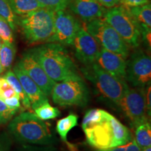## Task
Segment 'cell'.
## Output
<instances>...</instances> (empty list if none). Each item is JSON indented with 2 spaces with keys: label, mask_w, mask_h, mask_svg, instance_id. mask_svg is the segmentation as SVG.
<instances>
[{
  "label": "cell",
  "mask_w": 151,
  "mask_h": 151,
  "mask_svg": "<svg viewBox=\"0 0 151 151\" xmlns=\"http://www.w3.org/2000/svg\"><path fill=\"white\" fill-rule=\"evenodd\" d=\"M29 51L55 82L79 76L76 66L63 45L44 43Z\"/></svg>",
  "instance_id": "6da1fadb"
},
{
  "label": "cell",
  "mask_w": 151,
  "mask_h": 151,
  "mask_svg": "<svg viewBox=\"0 0 151 151\" xmlns=\"http://www.w3.org/2000/svg\"><path fill=\"white\" fill-rule=\"evenodd\" d=\"M83 132L87 143L97 150L122 146L133 139L130 130L106 111L99 123Z\"/></svg>",
  "instance_id": "7a4b0ae2"
},
{
  "label": "cell",
  "mask_w": 151,
  "mask_h": 151,
  "mask_svg": "<svg viewBox=\"0 0 151 151\" xmlns=\"http://www.w3.org/2000/svg\"><path fill=\"white\" fill-rule=\"evenodd\" d=\"M9 130L20 143L51 146L56 141L47 124L31 112L21 113L13 119Z\"/></svg>",
  "instance_id": "3957f363"
},
{
  "label": "cell",
  "mask_w": 151,
  "mask_h": 151,
  "mask_svg": "<svg viewBox=\"0 0 151 151\" xmlns=\"http://www.w3.org/2000/svg\"><path fill=\"white\" fill-rule=\"evenodd\" d=\"M18 17V26L29 44H42L50 41L54 34V11L41 8Z\"/></svg>",
  "instance_id": "277c9868"
},
{
  "label": "cell",
  "mask_w": 151,
  "mask_h": 151,
  "mask_svg": "<svg viewBox=\"0 0 151 151\" xmlns=\"http://www.w3.org/2000/svg\"><path fill=\"white\" fill-rule=\"evenodd\" d=\"M103 18L129 47L137 48L139 46L141 41L140 27L127 7L116 5L106 8Z\"/></svg>",
  "instance_id": "5b68a950"
},
{
  "label": "cell",
  "mask_w": 151,
  "mask_h": 151,
  "mask_svg": "<svg viewBox=\"0 0 151 151\" xmlns=\"http://www.w3.org/2000/svg\"><path fill=\"white\" fill-rule=\"evenodd\" d=\"M84 76L95 86L104 97L118 104L129 86L125 80L113 76L104 70L96 62L81 69Z\"/></svg>",
  "instance_id": "8992f818"
},
{
  "label": "cell",
  "mask_w": 151,
  "mask_h": 151,
  "mask_svg": "<svg viewBox=\"0 0 151 151\" xmlns=\"http://www.w3.org/2000/svg\"><path fill=\"white\" fill-rule=\"evenodd\" d=\"M50 95L53 102L60 106L83 107L90 100L89 89L80 75L56 83Z\"/></svg>",
  "instance_id": "52a82bcc"
},
{
  "label": "cell",
  "mask_w": 151,
  "mask_h": 151,
  "mask_svg": "<svg viewBox=\"0 0 151 151\" xmlns=\"http://www.w3.org/2000/svg\"><path fill=\"white\" fill-rule=\"evenodd\" d=\"M83 25L101 48L120 55L125 60L129 57V46L103 18L84 22Z\"/></svg>",
  "instance_id": "ba28073f"
},
{
  "label": "cell",
  "mask_w": 151,
  "mask_h": 151,
  "mask_svg": "<svg viewBox=\"0 0 151 151\" xmlns=\"http://www.w3.org/2000/svg\"><path fill=\"white\" fill-rule=\"evenodd\" d=\"M118 105L120 106L124 115L135 127L148 121L145 88H129Z\"/></svg>",
  "instance_id": "9c48e42d"
},
{
  "label": "cell",
  "mask_w": 151,
  "mask_h": 151,
  "mask_svg": "<svg viewBox=\"0 0 151 151\" xmlns=\"http://www.w3.org/2000/svg\"><path fill=\"white\" fill-rule=\"evenodd\" d=\"M126 67V81L134 88H145L151 81L150 57L141 49L129 55Z\"/></svg>",
  "instance_id": "30bf717a"
},
{
  "label": "cell",
  "mask_w": 151,
  "mask_h": 151,
  "mask_svg": "<svg viewBox=\"0 0 151 151\" xmlns=\"http://www.w3.org/2000/svg\"><path fill=\"white\" fill-rule=\"evenodd\" d=\"M54 34L48 43L72 46L73 39L82 24L67 9L54 11Z\"/></svg>",
  "instance_id": "8fae6325"
},
{
  "label": "cell",
  "mask_w": 151,
  "mask_h": 151,
  "mask_svg": "<svg viewBox=\"0 0 151 151\" xmlns=\"http://www.w3.org/2000/svg\"><path fill=\"white\" fill-rule=\"evenodd\" d=\"M75 56L84 66L96 62L101 46L96 39L87 31L84 25H81L73 39Z\"/></svg>",
  "instance_id": "7c38bea8"
},
{
  "label": "cell",
  "mask_w": 151,
  "mask_h": 151,
  "mask_svg": "<svg viewBox=\"0 0 151 151\" xmlns=\"http://www.w3.org/2000/svg\"><path fill=\"white\" fill-rule=\"evenodd\" d=\"M16 65L35 81L46 96L48 97L51 94L52 90L56 82L46 74L29 50L24 52Z\"/></svg>",
  "instance_id": "4fadbf2b"
},
{
  "label": "cell",
  "mask_w": 151,
  "mask_h": 151,
  "mask_svg": "<svg viewBox=\"0 0 151 151\" xmlns=\"http://www.w3.org/2000/svg\"><path fill=\"white\" fill-rule=\"evenodd\" d=\"M96 63L113 76L125 80L127 62L125 59L120 55L101 47Z\"/></svg>",
  "instance_id": "5bb4252c"
},
{
  "label": "cell",
  "mask_w": 151,
  "mask_h": 151,
  "mask_svg": "<svg viewBox=\"0 0 151 151\" xmlns=\"http://www.w3.org/2000/svg\"><path fill=\"white\" fill-rule=\"evenodd\" d=\"M68 8L84 22L103 18L106 9L98 0H69Z\"/></svg>",
  "instance_id": "9a60e30c"
},
{
  "label": "cell",
  "mask_w": 151,
  "mask_h": 151,
  "mask_svg": "<svg viewBox=\"0 0 151 151\" xmlns=\"http://www.w3.org/2000/svg\"><path fill=\"white\" fill-rule=\"evenodd\" d=\"M13 71L18 78L24 92L29 98L31 107L33 110L41 104L48 101L47 96L43 93L37 83L18 65H16Z\"/></svg>",
  "instance_id": "2e32d148"
},
{
  "label": "cell",
  "mask_w": 151,
  "mask_h": 151,
  "mask_svg": "<svg viewBox=\"0 0 151 151\" xmlns=\"http://www.w3.org/2000/svg\"><path fill=\"white\" fill-rule=\"evenodd\" d=\"M132 16L134 17L141 34V41L150 50L151 46V4H146L134 7H127Z\"/></svg>",
  "instance_id": "e0dca14e"
},
{
  "label": "cell",
  "mask_w": 151,
  "mask_h": 151,
  "mask_svg": "<svg viewBox=\"0 0 151 151\" xmlns=\"http://www.w3.org/2000/svg\"><path fill=\"white\" fill-rule=\"evenodd\" d=\"M78 117L76 114H70L65 118L60 119L57 122L56 131L63 142H65L71 151H77V149L73 145H71L67 141V134L73 127L78 124Z\"/></svg>",
  "instance_id": "ac0fdd59"
},
{
  "label": "cell",
  "mask_w": 151,
  "mask_h": 151,
  "mask_svg": "<svg viewBox=\"0 0 151 151\" xmlns=\"http://www.w3.org/2000/svg\"><path fill=\"white\" fill-rule=\"evenodd\" d=\"M9 2L14 14L18 16H24L43 8L36 0H9Z\"/></svg>",
  "instance_id": "d6986e66"
},
{
  "label": "cell",
  "mask_w": 151,
  "mask_h": 151,
  "mask_svg": "<svg viewBox=\"0 0 151 151\" xmlns=\"http://www.w3.org/2000/svg\"><path fill=\"white\" fill-rule=\"evenodd\" d=\"M136 143L139 148L143 149L151 146V126L148 122H143L136 127L135 130Z\"/></svg>",
  "instance_id": "ffe728a7"
},
{
  "label": "cell",
  "mask_w": 151,
  "mask_h": 151,
  "mask_svg": "<svg viewBox=\"0 0 151 151\" xmlns=\"http://www.w3.org/2000/svg\"><path fill=\"white\" fill-rule=\"evenodd\" d=\"M3 78L13 87V88L16 92V93L18 94L20 101H21L24 108H31V103H30L29 98L27 97V94L24 92L23 88L21 86V83H20V81H19L18 78H17L14 71L9 69V70L7 71V72L6 73Z\"/></svg>",
  "instance_id": "44dd1931"
},
{
  "label": "cell",
  "mask_w": 151,
  "mask_h": 151,
  "mask_svg": "<svg viewBox=\"0 0 151 151\" xmlns=\"http://www.w3.org/2000/svg\"><path fill=\"white\" fill-rule=\"evenodd\" d=\"M16 48L14 43L3 41L0 49V63L4 70H9L14 62Z\"/></svg>",
  "instance_id": "7402d4cb"
},
{
  "label": "cell",
  "mask_w": 151,
  "mask_h": 151,
  "mask_svg": "<svg viewBox=\"0 0 151 151\" xmlns=\"http://www.w3.org/2000/svg\"><path fill=\"white\" fill-rule=\"evenodd\" d=\"M34 111H35L36 116L42 120H52V119L58 118L61 115L59 109L52 106L49 104L48 101L41 104L37 108L34 109Z\"/></svg>",
  "instance_id": "603a6c76"
},
{
  "label": "cell",
  "mask_w": 151,
  "mask_h": 151,
  "mask_svg": "<svg viewBox=\"0 0 151 151\" xmlns=\"http://www.w3.org/2000/svg\"><path fill=\"white\" fill-rule=\"evenodd\" d=\"M0 16L7 20L13 31H16L18 27L19 17L13 11L9 0H0Z\"/></svg>",
  "instance_id": "cb8c5ba5"
},
{
  "label": "cell",
  "mask_w": 151,
  "mask_h": 151,
  "mask_svg": "<svg viewBox=\"0 0 151 151\" xmlns=\"http://www.w3.org/2000/svg\"><path fill=\"white\" fill-rule=\"evenodd\" d=\"M104 110L101 109H90L85 115L82 122V129L85 130L95 125L102 120Z\"/></svg>",
  "instance_id": "d4e9b609"
},
{
  "label": "cell",
  "mask_w": 151,
  "mask_h": 151,
  "mask_svg": "<svg viewBox=\"0 0 151 151\" xmlns=\"http://www.w3.org/2000/svg\"><path fill=\"white\" fill-rule=\"evenodd\" d=\"M43 8L56 11L65 10L68 8L69 0H36Z\"/></svg>",
  "instance_id": "484cf974"
},
{
  "label": "cell",
  "mask_w": 151,
  "mask_h": 151,
  "mask_svg": "<svg viewBox=\"0 0 151 151\" xmlns=\"http://www.w3.org/2000/svg\"><path fill=\"white\" fill-rule=\"evenodd\" d=\"M0 39L4 42L14 43V31L5 18L0 16Z\"/></svg>",
  "instance_id": "4316f807"
},
{
  "label": "cell",
  "mask_w": 151,
  "mask_h": 151,
  "mask_svg": "<svg viewBox=\"0 0 151 151\" xmlns=\"http://www.w3.org/2000/svg\"><path fill=\"white\" fill-rule=\"evenodd\" d=\"M17 111L9 108L3 100L0 99V124L8 123L16 115Z\"/></svg>",
  "instance_id": "83f0119b"
},
{
  "label": "cell",
  "mask_w": 151,
  "mask_h": 151,
  "mask_svg": "<svg viewBox=\"0 0 151 151\" xmlns=\"http://www.w3.org/2000/svg\"><path fill=\"white\" fill-rule=\"evenodd\" d=\"M18 96L13 87L5 80L4 78H1L0 81V99L4 100L8 98Z\"/></svg>",
  "instance_id": "f1b7e54d"
},
{
  "label": "cell",
  "mask_w": 151,
  "mask_h": 151,
  "mask_svg": "<svg viewBox=\"0 0 151 151\" xmlns=\"http://www.w3.org/2000/svg\"><path fill=\"white\" fill-rule=\"evenodd\" d=\"M141 149L138 146L136 143L135 139H132V141L128 142L126 144L122 145V146L114 147V148L106 149V150H100L97 151H140Z\"/></svg>",
  "instance_id": "f546056e"
},
{
  "label": "cell",
  "mask_w": 151,
  "mask_h": 151,
  "mask_svg": "<svg viewBox=\"0 0 151 151\" xmlns=\"http://www.w3.org/2000/svg\"><path fill=\"white\" fill-rule=\"evenodd\" d=\"M11 139L6 132L0 133V151H9L11 147Z\"/></svg>",
  "instance_id": "4dcf8cb0"
},
{
  "label": "cell",
  "mask_w": 151,
  "mask_h": 151,
  "mask_svg": "<svg viewBox=\"0 0 151 151\" xmlns=\"http://www.w3.org/2000/svg\"><path fill=\"white\" fill-rule=\"evenodd\" d=\"M16 151H55L54 148L51 146H24L19 148Z\"/></svg>",
  "instance_id": "1f68e13d"
},
{
  "label": "cell",
  "mask_w": 151,
  "mask_h": 151,
  "mask_svg": "<svg viewBox=\"0 0 151 151\" xmlns=\"http://www.w3.org/2000/svg\"><path fill=\"white\" fill-rule=\"evenodd\" d=\"M4 101L11 109L18 111L20 108V99L19 96H14V97L8 98L4 100Z\"/></svg>",
  "instance_id": "d6a6232c"
},
{
  "label": "cell",
  "mask_w": 151,
  "mask_h": 151,
  "mask_svg": "<svg viewBox=\"0 0 151 151\" xmlns=\"http://www.w3.org/2000/svg\"><path fill=\"white\" fill-rule=\"evenodd\" d=\"M150 0H120V4L126 7H134L146 4Z\"/></svg>",
  "instance_id": "836d02e7"
},
{
  "label": "cell",
  "mask_w": 151,
  "mask_h": 151,
  "mask_svg": "<svg viewBox=\"0 0 151 151\" xmlns=\"http://www.w3.org/2000/svg\"><path fill=\"white\" fill-rule=\"evenodd\" d=\"M151 86L150 83L145 87V99H146V106L148 116H151Z\"/></svg>",
  "instance_id": "e575fe53"
},
{
  "label": "cell",
  "mask_w": 151,
  "mask_h": 151,
  "mask_svg": "<svg viewBox=\"0 0 151 151\" xmlns=\"http://www.w3.org/2000/svg\"><path fill=\"white\" fill-rule=\"evenodd\" d=\"M105 8H111L120 4V0H98Z\"/></svg>",
  "instance_id": "d590c367"
},
{
  "label": "cell",
  "mask_w": 151,
  "mask_h": 151,
  "mask_svg": "<svg viewBox=\"0 0 151 151\" xmlns=\"http://www.w3.org/2000/svg\"><path fill=\"white\" fill-rule=\"evenodd\" d=\"M140 151H151V147L150 146V147H148V148L141 149V150H140Z\"/></svg>",
  "instance_id": "8d00e7d4"
},
{
  "label": "cell",
  "mask_w": 151,
  "mask_h": 151,
  "mask_svg": "<svg viewBox=\"0 0 151 151\" xmlns=\"http://www.w3.org/2000/svg\"><path fill=\"white\" fill-rule=\"evenodd\" d=\"M4 71H5L2 65H1V63H0V74H1V73H2Z\"/></svg>",
  "instance_id": "74e56055"
},
{
  "label": "cell",
  "mask_w": 151,
  "mask_h": 151,
  "mask_svg": "<svg viewBox=\"0 0 151 151\" xmlns=\"http://www.w3.org/2000/svg\"><path fill=\"white\" fill-rule=\"evenodd\" d=\"M2 40H1V39H0V49H1V44H2Z\"/></svg>",
  "instance_id": "f35d334b"
},
{
  "label": "cell",
  "mask_w": 151,
  "mask_h": 151,
  "mask_svg": "<svg viewBox=\"0 0 151 151\" xmlns=\"http://www.w3.org/2000/svg\"><path fill=\"white\" fill-rule=\"evenodd\" d=\"M0 81H1V78H0Z\"/></svg>",
  "instance_id": "ab89813d"
}]
</instances>
